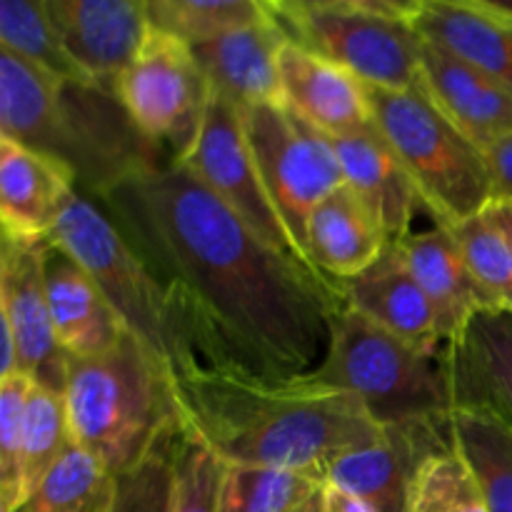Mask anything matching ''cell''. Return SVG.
Here are the masks:
<instances>
[{
	"label": "cell",
	"instance_id": "6da1fadb",
	"mask_svg": "<svg viewBox=\"0 0 512 512\" xmlns=\"http://www.w3.org/2000/svg\"><path fill=\"white\" fill-rule=\"evenodd\" d=\"M95 200L168 290L200 368L260 380L318 368L343 285L265 245L185 165L165 160Z\"/></svg>",
	"mask_w": 512,
	"mask_h": 512
},
{
	"label": "cell",
	"instance_id": "7a4b0ae2",
	"mask_svg": "<svg viewBox=\"0 0 512 512\" xmlns=\"http://www.w3.org/2000/svg\"><path fill=\"white\" fill-rule=\"evenodd\" d=\"M180 413L228 465L308 473L320 480L335 455L368 443L380 425L348 393L295 380L195 368L175 375Z\"/></svg>",
	"mask_w": 512,
	"mask_h": 512
},
{
	"label": "cell",
	"instance_id": "3957f363",
	"mask_svg": "<svg viewBox=\"0 0 512 512\" xmlns=\"http://www.w3.org/2000/svg\"><path fill=\"white\" fill-rule=\"evenodd\" d=\"M0 138L65 163L90 198L170 160L140 135L113 88L63 80L8 48H0Z\"/></svg>",
	"mask_w": 512,
	"mask_h": 512
},
{
	"label": "cell",
	"instance_id": "277c9868",
	"mask_svg": "<svg viewBox=\"0 0 512 512\" xmlns=\"http://www.w3.org/2000/svg\"><path fill=\"white\" fill-rule=\"evenodd\" d=\"M63 400L73 443L113 475L138 465L185 425L173 368L130 330L105 353L70 358Z\"/></svg>",
	"mask_w": 512,
	"mask_h": 512
},
{
	"label": "cell",
	"instance_id": "5b68a950",
	"mask_svg": "<svg viewBox=\"0 0 512 512\" xmlns=\"http://www.w3.org/2000/svg\"><path fill=\"white\" fill-rule=\"evenodd\" d=\"M305 378L358 400L378 425L450 420L443 350H425L343 308L330 320L323 360Z\"/></svg>",
	"mask_w": 512,
	"mask_h": 512
},
{
	"label": "cell",
	"instance_id": "8992f818",
	"mask_svg": "<svg viewBox=\"0 0 512 512\" xmlns=\"http://www.w3.org/2000/svg\"><path fill=\"white\" fill-rule=\"evenodd\" d=\"M368 98L375 128L395 150L435 223L455 228L493 203L485 150L435 105L423 83L408 90L368 85Z\"/></svg>",
	"mask_w": 512,
	"mask_h": 512
},
{
	"label": "cell",
	"instance_id": "52a82bcc",
	"mask_svg": "<svg viewBox=\"0 0 512 512\" xmlns=\"http://www.w3.org/2000/svg\"><path fill=\"white\" fill-rule=\"evenodd\" d=\"M50 243L68 250L93 275L125 328L163 355L175 375L200 368L168 290L123 238L98 200L78 190Z\"/></svg>",
	"mask_w": 512,
	"mask_h": 512
},
{
	"label": "cell",
	"instance_id": "ba28073f",
	"mask_svg": "<svg viewBox=\"0 0 512 512\" xmlns=\"http://www.w3.org/2000/svg\"><path fill=\"white\" fill-rule=\"evenodd\" d=\"M115 95L140 135L165 158L183 163L198 143L213 88L193 45L148 28L115 78Z\"/></svg>",
	"mask_w": 512,
	"mask_h": 512
},
{
	"label": "cell",
	"instance_id": "9c48e42d",
	"mask_svg": "<svg viewBox=\"0 0 512 512\" xmlns=\"http://www.w3.org/2000/svg\"><path fill=\"white\" fill-rule=\"evenodd\" d=\"M243 123L265 190L293 243L310 260V215L345 185L338 153L328 135L283 103L245 108Z\"/></svg>",
	"mask_w": 512,
	"mask_h": 512
},
{
	"label": "cell",
	"instance_id": "30bf717a",
	"mask_svg": "<svg viewBox=\"0 0 512 512\" xmlns=\"http://www.w3.org/2000/svg\"><path fill=\"white\" fill-rule=\"evenodd\" d=\"M290 38L375 88L408 90L423 73V35L413 23L340 3L283 23Z\"/></svg>",
	"mask_w": 512,
	"mask_h": 512
},
{
	"label": "cell",
	"instance_id": "8fae6325",
	"mask_svg": "<svg viewBox=\"0 0 512 512\" xmlns=\"http://www.w3.org/2000/svg\"><path fill=\"white\" fill-rule=\"evenodd\" d=\"M180 165H185L215 198L223 200L265 245L278 250L293 263L313 270L315 275H323L300 253L298 245L290 238L288 228H285L283 218L275 210L263 178H260L253 150H250L243 110L238 105L213 90L198 143ZM323 278H328V275H323Z\"/></svg>",
	"mask_w": 512,
	"mask_h": 512
},
{
	"label": "cell",
	"instance_id": "7c38bea8",
	"mask_svg": "<svg viewBox=\"0 0 512 512\" xmlns=\"http://www.w3.org/2000/svg\"><path fill=\"white\" fill-rule=\"evenodd\" d=\"M48 245V243H45ZM45 245L3 240L0 253V318L3 368L0 378L28 375L33 383L63 395L70 355L60 348L45 290Z\"/></svg>",
	"mask_w": 512,
	"mask_h": 512
},
{
	"label": "cell",
	"instance_id": "4fadbf2b",
	"mask_svg": "<svg viewBox=\"0 0 512 512\" xmlns=\"http://www.w3.org/2000/svg\"><path fill=\"white\" fill-rule=\"evenodd\" d=\"M453 443V418L380 425L373 440L335 455L320 473V483L338 485L378 512H413L420 468Z\"/></svg>",
	"mask_w": 512,
	"mask_h": 512
},
{
	"label": "cell",
	"instance_id": "5bb4252c",
	"mask_svg": "<svg viewBox=\"0 0 512 512\" xmlns=\"http://www.w3.org/2000/svg\"><path fill=\"white\" fill-rule=\"evenodd\" d=\"M453 413H473L512 433V313L480 310L443 345Z\"/></svg>",
	"mask_w": 512,
	"mask_h": 512
},
{
	"label": "cell",
	"instance_id": "9a60e30c",
	"mask_svg": "<svg viewBox=\"0 0 512 512\" xmlns=\"http://www.w3.org/2000/svg\"><path fill=\"white\" fill-rule=\"evenodd\" d=\"M78 190V178L65 163L0 138L3 240L15 245L50 243Z\"/></svg>",
	"mask_w": 512,
	"mask_h": 512
},
{
	"label": "cell",
	"instance_id": "2e32d148",
	"mask_svg": "<svg viewBox=\"0 0 512 512\" xmlns=\"http://www.w3.org/2000/svg\"><path fill=\"white\" fill-rule=\"evenodd\" d=\"M290 35L275 15L193 45L210 88L240 110L283 103L280 50Z\"/></svg>",
	"mask_w": 512,
	"mask_h": 512
},
{
	"label": "cell",
	"instance_id": "e0dca14e",
	"mask_svg": "<svg viewBox=\"0 0 512 512\" xmlns=\"http://www.w3.org/2000/svg\"><path fill=\"white\" fill-rule=\"evenodd\" d=\"M280 85L283 105L328 138L355 133L373 123L368 85L293 38L280 50Z\"/></svg>",
	"mask_w": 512,
	"mask_h": 512
},
{
	"label": "cell",
	"instance_id": "ac0fdd59",
	"mask_svg": "<svg viewBox=\"0 0 512 512\" xmlns=\"http://www.w3.org/2000/svg\"><path fill=\"white\" fill-rule=\"evenodd\" d=\"M68 53L105 88L128 65L148 33L143 0H50Z\"/></svg>",
	"mask_w": 512,
	"mask_h": 512
},
{
	"label": "cell",
	"instance_id": "d6986e66",
	"mask_svg": "<svg viewBox=\"0 0 512 512\" xmlns=\"http://www.w3.org/2000/svg\"><path fill=\"white\" fill-rule=\"evenodd\" d=\"M43 270L55 335L70 358H93L123 340L128 333L123 318L68 250L45 245Z\"/></svg>",
	"mask_w": 512,
	"mask_h": 512
},
{
	"label": "cell",
	"instance_id": "ffe728a7",
	"mask_svg": "<svg viewBox=\"0 0 512 512\" xmlns=\"http://www.w3.org/2000/svg\"><path fill=\"white\" fill-rule=\"evenodd\" d=\"M408 258L420 288L433 305L443 345L453 340L480 310H500L473 265L465 258L458 238L445 225L433 223L428 230H410L395 240Z\"/></svg>",
	"mask_w": 512,
	"mask_h": 512
},
{
	"label": "cell",
	"instance_id": "44dd1931",
	"mask_svg": "<svg viewBox=\"0 0 512 512\" xmlns=\"http://www.w3.org/2000/svg\"><path fill=\"white\" fill-rule=\"evenodd\" d=\"M343 305L408 343L425 350H443L433 305L395 240L365 273L345 280Z\"/></svg>",
	"mask_w": 512,
	"mask_h": 512
},
{
	"label": "cell",
	"instance_id": "7402d4cb",
	"mask_svg": "<svg viewBox=\"0 0 512 512\" xmlns=\"http://www.w3.org/2000/svg\"><path fill=\"white\" fill-rule=\"evenodd\" d=\"M420 83L435 105L480 148L512 130V90L508 85L428 40L423 45Z\"/></svg>",
	"mask_w": 512,
	"mask_h": 512
},
{
	"label": "cell",
	"instance_id": "603a6c76",
	"mask_svg": "<svg viewBox=\"0 0 512 512\" xmlns=\"http://www.w3.org/2000/svg\"><path fill=\"white\" fill-rule=\"evenodd\" d=\"M393 243L373 205L340 185L315 208L308 223V255L315 268L338 285L358 278Z\"/></svg>",
	"mask_w": 512,
	"mask_h": 512
},
{
	"label": "cell",
	"instance_id": "cb8c5ba5",
	"mask_svg": "<svg viewBox=\"0 0 512 512\" xmlns=\"http://www.w3.org/2000/svg\"><path fill=\"white\" fill-rule=\"evenodd\" d=\"M428 43L512 90V13L485 0H428L415 18Z\"/></svg>",
	"mask_w": 512,
	"mask_h": 512
},
{
	"label": "cell",
	"instance_id": "d4e9b609",
	"mask_svg": "<svg viewBox=\"0 0 512 512\" xmlns=\"http://www.w3.org/2000/svg\"><path fill=\"white\" fill-rule=\"evenodd\" d=\"M345 183L353 185L375 208L390 240H400L413 230V218L420 208L418 190L405 173L403 163L383 138L375 123L355 133L330 138Z\"/></svg>",
	"mask_w": 512,
	"mask_h": 512
},
{
	"label": "cell",
	"instance_id": "484cf974",
	"mask_svg": "<svg viewBox=\"0 0 512 512\" xmlns=\"http://www.w3.org/2000/svg\"><path fill=\"white\" fill-rule=\"evenodd\" d=\"M0 48L73 83H95L68 53L55 25L50 0H0Z\"/></svg>",
	"mask_w": 512,
	"mask_h": 512
},
{
	"label": "cell",
	"instance_id": "4316f807",
	"mask_svg": "<svg viewBox=\"0 0 512 512\" xmlns=\"http://www.w3.org/2000/svg\"><path fill=\"white\" fill-rule=\"evenodd\" d=\"M115 475L80 445L70 443L43 483L15 512H103Z\"/></svg>",
	"mask_w": 512,
	"mask_h": 512
},
{
	"label": "cell",
	"instance_id": "83f0119b",
	"mask_svg": "<svg viewBox=\"0 0 512 512\" xmlns=\"http://www.w3.org/2000/svg\"><path fill=\"white\" fill-rule=\"evenodd\" d=\"M453 438L473 468L490 512H512V433L473 413H453Z\"/></svg>",
	"mask_w": 512,
	"mask_h": 512
},
{
	"label": "cell",
	"instance_id": "f1b7e54d",
	"mask_svg": "<svg viewBox=\"0 0 512 512\" xmlns=\"http://www.w3.org/2000/svg\"><path fill=\"white\" fill-rule=\"evenodd\" d=\"M148 25L195 45L225 30L270 18L265 0H143Z\"/></svg>",
	"mask_w": 512,
	"mask_h": 512
},
{
	"label": "cell",
	"instance_id": "f546056e",
	"mask_svg": "<svg viewBox=\"0 0 512 512\" xmlns=\"http://www.w3.org/2000/svg\"><path fill=\"white\" fill-rule=\"evenodd\" d=\"M73 443L68 428L63 395L33 383L23 423V453H20V505L35 493L60 455Z\"/></svg>",
	"mask_w": 512,
	"mask_h": 512
},
{
	"label": "cell",
	"instance_id": "4dcf8cb0",
	"mask_svg": "<svg viewBox=\"0 0 512 512\" xmlns=\"http://www.w3.org/2000/svg\"><path fill=\"white\" fill-rule=\"evenodd\" d=\"M320 480L308 473L258 465H228L218 512H293Z\"/></svg>",
	"mask_w": 512,
	"mask_h": 512
},
{
	"label": "cell",
	"instance_id": "1f68e13d",
	"mask_svg": "<svg viewBox=\"0 0 512 512\" xmlns=\"http://www.w3.org/2000/svg\"><path fill=\"white\" fill-rule=\"evenodd\" d=\"M413 512H490L473 468L455 443L423 463L415 480Z\"/></svg>",
	"mask_w": 512,
	"mask_h": 512
},
{
	"label": "cell",
	"instance_id": "d6a6232c",
	"mask_svg": "<svg viewBox=\"0 0 512 512\" xmlns=\"http://www.w3.org/2000/svg\"><path fill=\"white\" fill-rule=\"evenodd\" d=\"M180 438L183 430L160 443L138 465L115 475L113 498L103 512H170Z\"/></svg>",
	"mask_w": 512,
	"mask_h": 512
},
{
	"label": "cell",
	"instance_id": "836d02e7",
	"mask_svg": "<svg viewBox=\"0 0 512 512\" xmlns=\"http://www.w3.org/2000/svg\"><path fill=\"white\" fill-rule=\"evenodd\" d=\"M228 463L185 425L175 458V488L170 512H218Z\"/></svg>",
	"mask_w": 512,
	"mask_h": 512
},
{
	"label": "cell",
	"instance_id": "e575fe53",
	"mask_svg": "<svg viewBox=\"0 0 512 512\" xmlns=\"http://www.w3.org/2000/svg\"><path fill=\"white\" fill-rule=\"evenodd\" d=\"M480 283L500 310L512 313V250L483 213L450 228Z\"/></svg>",
	"mask_w": 512,
	"mask_h": 512
},
{
	"label": "cell",
	"instance_id": "d590c367",
	"mask_svg": "<svg viewBox=\"0 0 512 512\" xmlns=\"http://www.w3.org/2000/svg\"><path fill=\"white\" fill-rule=\"evenodd\" d=\"M33 380L23 373L0 378V512L20 508L23 423Z\"/></svg>",
	"mask_w": 512,
	"mask_h": 512
},
{
	"label": "cell",
	"instance_id": "8d00e7d4",
	"mask_svg": "<svg viewBox=\"0 0 512 512\" xmlns=\"http://www.w3.org/2000/svg\"><path fill=\"white\" fill-rule=\"evenodd\" d=\"M490 178H493V200H512V130L485 145Z\"/></svg>",
	"mask_w": 512,
	"mask_h": 512
},
{
	"label": "cell",
	"instance_id": "74e56055",
	"mask_svg": "<svg viewBox=\"0 0 512 512\" xmlns=\"http://www.w3.org/2000/svg\"><path fill=\"white\" fill-rule=\"evenodd\" d=\"M348 5H355V8L370 10V13L390 15V18L408 20V23H415V18L420 15L423 5L428 0H345Z\"/></svg>",
	"mask_w": 512,
	"mask_h": 512
},
{
	"label": "cell",
	"instance_id": "f35d334b",
	"mask_svg": "<svg viewBox=\"0 0 512 512\" xmlns=\"http://www.w3.org/2000/svg\"><path fill=\"white\" fill-rule=\"evenodd\" d=\"M320 495H323L325 512H378L370 503H365L358 495L338 488V485L320 483Z\"/></svg>",
	"mask_w": 512,
	"mask_h": 512
},
{
	"label": "cell",
	"instance_id": "ab89813d",
	"mask_svg": "<svg viewBox=\"0 0 512 512\" xmlns=\"http://www.w3.org/2000/svg\"><path fill=\"white\" fill-rule=\"evenodd\" d=\"M265 3H268V8L273 10V15L280 23H288V20L298 18V15L310 13V10L330 8V5H340L345 0H265Z\"/></svg>",
	"mask_w": 512,
	"mask_h": 512
},
{
	"label": "cell",
	"instance_id": "60d3db41",
	"mask_svg": "<svg viewBox=\"0 0 512 512\" xmlns=\"http://www.w3.org/2000/svg\"><path fill=\"white\" fill-rule=\"evenodd\" d=\"M483 215L488 218V223L503 235V240L512 250V200H493V203L483 210Z\"/></svg>",
	"mask_w": 512,
	"mask_h": 512
},
{
	"label": "cell",
	"instance_id": "b9f144b4",
	"mask_svg": "<svg viewBox=\"0 0 512 512\" xmlns=\"http://www.w3.org/2000/svg\"><path fill=\"white\" fill-rule=\"evenodd\" d=\"M293 512H325L323 510V495H320V488L315 490L313 495H308V498H305L303 503H300Z\"/></svg>",
	"mask_w": 512,
	"mask_h": 512
},
{
	"label": "cell",
	"instance_id": "7bdbcfd3",
	"mask_svg": "<svg viewBox=\"0 0 512 512\" xmlns=\"http://www.w3.org/2000/svg\"><path fill=\"white\" fill-rule=\"evenodd\" d=\"M485 3H490V5H495V8L508 10V13H512V0H485Z\"/></svg>",
	"mask_w": 512,
	"mask_h": 512
}]
</instances>
